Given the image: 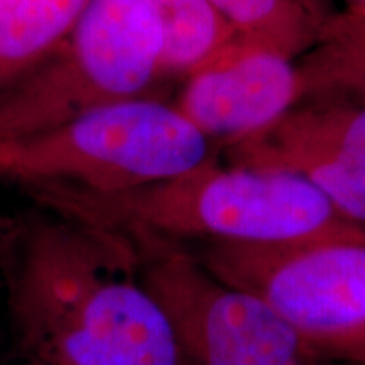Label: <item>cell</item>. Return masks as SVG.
<instances>
[{
    "instance_id": "obj_18",
    "label": "cell",
    "mask_w": 365,
    "mask_h": 365,
    "mask_svg": "<svg viewBox=\"0 0 365 365\" xmlns=\"http://www.w3.org/2000/svg\"><path fill=\"white\" fill-rule=\"evenodd\" d=\"M341 365H359V364H341Z\"/></svg>"
},
{
    "instance_id": "obj_14",
    "label": "cell",
    "mask_w": 365,
    "mask_h": 365,
    "mask_svg": "<svg viewBox=\"0 0 365 365\" xmlns=\"http://www.w3.org/2000/svg\"><path fill=\"white\" fill-rule=\"evenodd\" d=\"M325 362H341V364H359L365 365V335L360 339L350 341L340 349L328 354Z\"/></svg>"
},
{
    "instance_id": "obj_19",
    "label": "cell",
    "mask_w": 365,
    "mask_h": 365,
    "mask_svg": "<svg viewBox=\"0 0 365 365\" xmlns=\"http://www.w3.org/2000/svg\"><path fill=\"white\" fill-rule=\"evenodd\" d=\"M31 365H44V364H34V362H31Z\"/></svg>"
},
{
    "instance_id": "obj_9",
    "label": "cell",
    "mask_w": 365,
    "mask_h": 365,
    "mask_svg": "<svg viewBox=\"0 0 365 365\" xmlns=\"http://www.w3.org/2000/svg\"><path fill=\"white\" fill-rule=\"evenodd\" d=\"M88 0H0V91L34 70L71 33Z\"/></svg>"
},
{
    "instance_id": "obj_1",
    "label": "cell",
    "mask_w": 365,
    "mask_h": 365,
    "mask_svg": "<svg viewBox=\"0 0 365 365\" xmlns=\"http://www.w3.org/2000/svg\"><path fill=\"white\" fill-rule=\"evenodd\" d=\"M4 267L17 344L44 365H190L144 286L130 237L61 215L11 225Z\"/></svg>"
},
{
    "instance_id": "obj_12",
    "label": "cell",
    "mask_w": 365,
    "mask_h": 365,
    "mask_svg": "<svg viewBox=\"0 0 365 365\" xmlns=\"http://www.w3.org/2000/svg\"><path fill=\"white\" fill-rule=\"evenodd\" d=\"M242 39L296 59L317 43L328 14L308 0H208Z\"/></svg>"
},
{
    "instance_id": "obj_13",
    "label": "cell",
    "mask_w": 365,
    "mask_h": 365,
    "mask_svg": "<svg viewBox=\"0 0 365 365\" xmlns=\"http://www.w3.org/2000/svg\"><path fill=\"white\" fill-rule=\"evenodd\" d=\"M272 125L331 150L365 170V103L312 100L299 103Z\"/></svg>"
},
{
    "instance_id": "obj_3",
    "label": "cell",
    "mask_w": 365,
    "mask_h": 365,
    "mask_svg": "<svg viewBox=\"0 0 365 365\" xmlns=\"http://www.w3.org/2000/svg\"><path fill=\"white\" fill-rule=\"evenodd\" d=\"M161 56L163 27L150 0H88L66 39L0 91V143L144 97L163 76Z\"/></svg>"
},
{
    "instance_id": "obj_5",
    "label": "cell",
    "mask_w": 365,
    "mask_h": 365,
    "mask_svg": "<svg viewBox=\"0 0 365 365\" xmlns=\"http://www.w3.org/2000/svg\"><path fill=\"white\" fill-rule=\"evenodd\" d=\"M223 284L255 296L325 359L365 335V234L289 242H203L191 250Z\"/></svg>"
},
{
    "instance_id": "obj_8",
    "label": "cell",
    "mask_w": 365,
    "mask_h": 365,
    "mask_svg": "<svg viewBox=\"0 0 365 365\" xmlns=\"http://www.w3.org/2000/svg\"><path fill=\"white\" fill-rule=\"evenodd\" d=\"M230 166L289 173L313 185L346 220L365 230V170L276 125L225 145Z\"/></svg>"
},
{
    "instance_id": "obj_4",
    "label": "cell",
    "mask_w": 365,
    "mask_h": 365,
    "mask_svg": "<svg viewBox=\"0 0 365 365\" xmlns=\"http://www.w3.org/2000/svg\"><path fill=\"white\" fill-rule=\"evenodd\" d=\"M212 159L213 143L180 108L140 97L0 143V176L108 193L170 180Z\"/></svg>"
},
{
    "instance_id": "obj_10",
    "label": "cell",
    "mask_w": 365,
    "mask_h": 365,
    "mask_svg": "<svg viewBox=\"0 0 365 365\" xmlns=\"http://www.w3.org/2000/svg\"><path fill=\"white\" fill-rule=\"evenodd\" d=\"M303 102L349 100L365 103V12L328 14L317 43L298 63Z\"/></svg>"
},
{
    "instance_id": "obj_16",
    "label": "cell",
    "mask_w": 365,
    "mask_h": 365,
    "mask_svg": "<svg viewBox=\"0 0 365 365\" xmlns=\"http://www.w3.org/2000/svg\"><path fill=\"white\" fill-rule=\"evenodd\" d=\"M349 11L365 12V0H344Z\"/></svg>"
},
{
    "instance_id": "obj_2",
    "label": "cell",
    "mask_w": 365,
    "mask_h": 365,
    "mask_svg": "<svg viewBox=\"0 0 365 365\" xmlns=\"http://www.w3.org/2000/svg\"><path fill=\"white\" fill-rule=\"evenodd\" d=\"M26 188L56 215L178 244H289L365 234L303 178L230 164L222 168L217 158L170 180L108 193L58 182Z\"/></svg>"
},
{
    "instance_id": "obj_17",
    "label": "cell",
    "mask_w": 365,
    "mask_h": 365,
    "mask_svg": "<svg viewBox=\"0 0 365 365\" xmlns=\"http://www.w3.org/2000/svg\"><path fill=\"white\" fill-rule=\"evenodd\" d=\"M308 2H309V4H312V6H313V7H317V9H318V11L325 12V11H323V7H322V2H319V0H308Z\"/></svg>"
},
{
    "instance_id": "obj_7",
    "label": "cell",
    "mask_w": 365,
    "mask_h": 365,
    "mask_svg": "<svg viewBox=\"0 0 365 365\" xmlns=\"http://www.w3.org/2000/svg\"><path fill=\"white\" fill-rule=\"evenodd\" d=\"M301 102L298 63L239 38L191 73L176 107L212 143L228 145L267 129Z\"/></svg>"
},
{
    "instance_id": "obj_6",
    "label": "cell",
    "mask_w": 365,
    "mask_h": 365,
    "mask_svg": "<svg viewBox=\"0 0 365 365\" xmlns=\"http://www.w3.org/2000/svg\"><path fill=\"white\" fill-rule=\"evenodd\" d=\"M127 237L190 365H325L279 314L218 281L185 244Z\"/></svg>"
},
{
    "instance_id": "obj_11",
    "label": "cell",
    "mask_w": 365,
    "mask_h": 365,
    "mask_svg": "<svg viewBox=\"0 0 365 365\" xmlns=\"http://www.w3.org/2000/svg\"><path fill=\"white\" fill-rule=\"evenodd\" d=\"M150 4L163 27V76H190L240 38L208 0H150Z\"/></svg>"
},
{
    "instance_id": "obj_15",
    "label": "cell",
    "mask_w": 365,
    "mask_h": 365,
    "mask_svg": "<svg viewBox=\"0 0 365 365\" xmlns=\"http://www.w3.org/2000/svg\"><path fill=\"white\" fill-rule=\"evenodd\" d=\"M9 230H11V225H0V262L4 261V252H6Z\"/></svg>"
}]
</instances>
